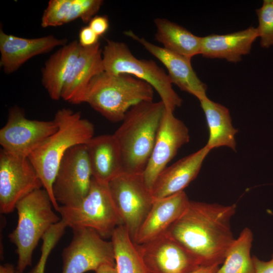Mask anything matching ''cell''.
<instances>
[{
  "label": "cell",
  "mask_w": 273,
  "mask_h": 273,
  "mask_svg": "<svg viewBox=\"0 0 273 273\" xmlns=\"http://www.w3.org/2000/svg\"><path fill=\"white\" fill-rule=\"evenodd\" d=\"M235 204L191 201L166 233L201 265L223 263L235 240L231 222Z\"/></svg>",
  "instance_id": "cell-1"
},
{
  "label": "cell",
  "mask_w": 273,
  "mask_h": 273,
  "mask_svg": "<svg viewBox=\"0 0 273 273\" xmlns=\"http://www.w3.org/2000/svg\"><path fill=\"white\" fill-rule=\"evenodd\" d=\"M166 108L161 101H144L126 113L114 135L123 172L142 174L151 155Z\"/></svg>",
  "instance_id": "cell-2"
},
{
  "label": "cell",
  "mask_w": 273,
  "mask_h": 273,
  "mask_svg": "<svg viewBox=\"0 0 273 273\" xmlns=\"http://www.w3.org/2000/svg\"><path fill=\"white\" fill-rule=\"evenodd\" d=\"M54 119L58 125L57 130L35 149L28 158L58 211L60 206L54 198L53 185L61 160L71 148L85 144L92 138L95 129L93 124L82 118L79 112L69 109L59 110Z\"/></svg>",
  "instance_id": "cell-3"
},
{
  "label": "cell",
  "mask_w": 273,
  "mask_h": 273,
  "mask_svg": "<svg viewBox=\"0 0 273 273\" xmlns=\"http://www.w3.org/2000/svg\"><path fill=\"white\" fill-rule=\"evenodd\" d=\"M154 88L134 76L104 72L88 85L84 103L112 122L122 121L127 112L144 101H152Z\"/></svg>",
  "instance_id": "cell-4"
},
{
  "label": "cell",
  "mask_w": 273,
  "mask_h": 273,
  "mask_svg": "<svg viewBox=\"0 0 273 273\" xmlns=\"http://www.w3.org/2000/svg\"><path fill=\"white\" fill-rule=\"evenodd\" d=\"M53 208L50 195L43 188L33 191L17 203V224L9 238L16 247L18 273L31 265L33 252L40 239L61 220Z\"/></svg>",
  "instance_id": "cell-5"
},
{
  "label": "cell",
  "mask_w": 273,
  "mask_h": 273,
  "mask_svg": "<svg viewBox=\"0 0 273 273\" xmlns=\"http://www.w3.org/2000/svg\"><path fill=\"white\" fill-rule=\"evenodd\" d=\"M102 58L104 72L129 74L148 83L158 93L166 110L174 112L181 105L183 100L163 69L153 60L137 58L124 42L107 40Z\"/></svg>",
  "instance_id": "cell-6"
},
{
  "label": "cell",
  "mask_w": 273,
  "mask_h": 273,
  "mask_svg": "<svg viewBox=\"0 0 273 273\" xmlns=\"http://www.w3.org/2000/svg\"><path fill=\"white\" fill-rule=\"evenodd\" d=\"M58 212L61 219L72 230L90 228L104 239L111 238L115 229L123 225L108 184L93 177L88 194L79 204L60 206Z\"/></svg>",
  "instance_id": "cell-7"
},
{
  "label": "cell",
  "mask_w": 273,
  "mask_h": 273,
  "mask_svg": "<svg viewBox=\"0 0 273 273\" xmlns=\"http://www.w3.org/2000/svg\"><path fill=\"white\" fill-rule=\"evenodd\" d=\"M117 211L134 240L154 202L142 174L122 172L108 184Z\"/></svg>",
  "instance_id": "cell-8"
},
{
  "label": "cell",
  "mask_w": 273,
  "mask_h": 273,
  "mask_svg": "<svg viewBox=\"0 0 273 273\" xmlns=\"http://www.w3.org/2000/svg\"><path fill=\"white\" fill-rule=\"evenodd\" d=\"M92 178L85 144L71 148L61 160L53 185L56 201L59 206L79 204L88 194Z\"/></svg>",
  "instance_id": "cell-9"
},
{
  "label": "cell",
  "mask_w": 273,
  "mask_h": 273,
  "mask_svg": "<svg viewBox=\"0 0 273 273\" xmlns=\"http://www.w3.org/2000/svg\"><path fill=\"white\" fill-rule=\"evenodd\" d=\"M70 243L64 248L61 273L96 271L105 264H115L112 241H107L90 228L73 230Z\"/></svg>",
  "instance_id": "cell-10"
},
{
  "label": "cell",
  "mask_w": 273,
  "mask_h": 273,
  "mask_svg": "<svg viewBox=\"0 0 273 273\" xmlns=\"http://www.w3.org/2000/svg\"><path fill=\"white\" fill-rule=\"evenodd\" d=\"M58 128L54 119H29L21 109L14 107L10 109L8 120L0 130V145L2 149L13 156L28 158Z\"/></svg>",
  "instance_id": "cell-11"
},
{
  "label": "cell",
  "mask_w": 273,
  "mask_h": 273,
  "mask_svg": "<svg viewBox=\"0 0 273 273\" xmlns=\"http://www.w3.org/2000/svg\"><path fill=\"white\" fill-rule=\"evenodd\" d=\"M43 188L41 179L28 158L0 151V211L9 214L17 203L33 191Z\"/></svg>",
  "instance_id": "cell-12"
},
{
  "label": "cell",
  "mask_w": 273,
  "mask_h": 273,
  "mask_svg": "<svg viewBox=\"0 0 273 273\" xmlns=\"http://www.w3.org/2000/svg\"><path fill=\"white\" fill-rule=\"evenodd\" d=\"M135 245L149 273H188L203 265L166 232Z\"/></svg>",
  "instance_id": "cell-13"
},
{
  "label": "cell",
  "mask_w": 273,
  "mask_h": 273,
  "mask_svg": "<svg viewBox=\"0 0 273 273\" xmlns=\"http://www.w3.org/2000/svg\"><path fill=\"white\" fill-rule=\"evenodd\" d=\"M189 141L187 126L174 115L173 111L166 110L151 155L142 173L149 190L152 191L158 176L178 150Z\"/></svg>",
  "instance_id": "cell-14"
},
{
  "label": "cell",
  "mask_w": 273,
  "mask_h": 273,
  "mask_svg": "<svg viewBox=\"0 0 273 273\" xmlns=\"http://www.w3.org/2000/svg\"><path fill=\"white\" fill-rule=\"evenodd\" d=\"M124 34L140 43L163 64L172 84L183 91L194 96L199 101L207 97V85L199 79L193 69L191 59L155 45L131 30L125 31Z\"/></svg>",
  "instance_id": "cell-15"
},
{
  "label": "cell",
  "mask_w": 273,
  "mask_h": 273,
  "mask_svg": "<svg viewBox=\"0 0 273 273\" xmlns=\"http://www.w3.org/2000/svg\"><path fill=\"white\" fill-rule=\"evenodd\" d=\"M66 38L53 35L41 37L23 38L5 33L0 30V66L7 74L18 70L31 58L48 53L58 46L68 43Z\"/></svg>",
  "instance_id": "cell-16"
},
{
  "label": "cell",
  "mask_w": 273,
  "mask_h": 273,
  "mask_svg": "<svg viewBox=\"0 0 273 273\" xmlns=\"http://www.w3.org/2000/svg\"><path fill=\"white\" fill-rule=\"evenodd\" d=\"M210 151L205 145L166 167L158 176L152 189L154 200L184 191L197 177Z\"/></svg>",
  "instance_id": "cell-17"
},
{
  "label": "cell",
  "mask_w": 273,
  "mask_h": 273,
  "mask_svg": "<svg viewBox=\"0 0 273 273\" xmlns=\"http://www.w3.org/2000/svg\"><path fill=\"white\" fill-rule=\"evenodd\" d=\"M189 202L185 191L154 200L135 237L134 243L142 244L166 233L183 214Z\"/></svg>",
  "instance_id": "cell-18"
},
{
  "label": "cell",
  "mask_w": 273,
  "mask_h": 273,
  "mask_svg": "<svg viewBox=\"0 0 273 273\" xmlns=\"http://www.w3.org/2000/svg\"><path fill=\"white\" fill-rule=\"evenodd\" d=\"M104 72L102 50L100 42L93 47H82L80 54L63 86L61 98L70 103H84L92 80Z\"/></svg>",
  "instance_id": "cell-19"
},
{
  "label": "cell",
  "mask_w": 273,
  "mask_h": 273,
  "mask_svg": "<svg viewBox=\"0 0 273 273\" xmlns=\"http://www.w3.org/2000/svg\"><path fill=\"white\" fill-rule=\"evenodd\" d=\"M93 177L108 184L123 172L121 156L113 134L93 136L85 144Z\"/></svg>",
  "instance_id": "cell-20"
},
{
  "label": "cell",
  "mask_w": 273,
  "mask_h": 273,
  "mask_svg": "<svg viewBox=\"0 0 273 273\" xmlns=\"http://www.w3.org/2000/svg\"><path fill=\"white\" fill-rule=\"evenodd\" d=\"M256 28L226 34H210L201 37L200 54L208 58L225 59L236 63L250 53L252 45L258 37Z\"/></svg>",
  "instance_id": "cell-21"
},
{
  "label": "cell",
  "mask_w": 273,
  "mask_h": 273,
  "mask_svg": "<svg viewBox=\"0 0 273 273\" xmlns=\"http://www.w3.org/2000/svg\"><path fill=\"white\" fill-rule=\"evenodd\" d=\"M82 47L73 40L56 51L46 62L41 71L42 84L53 100L61 98L62 92L80 53Z\"/></svg>",
  "instance_id": "cell-22"
},
{
  "label": "cell",
  "mask_w": 273,
  "mask_h": 273,
  "mask_svg": "<svg viewBox=\"0 0 273 273\" xmlns=\"http://www.w3.org/2000/svg\"><path fill=\"white\" fill-rule=\"evenodd\" d=\"M103 4L102 0H50L42 14L41 25L60 26L77 19L88 23Z\"/></svg>",
  "instance_id": "cell-23"
},
{
  "label": "cell",
  "mask_w": 273,
  "mask_h": 273,
  "mask_svg": "<svg viewBox=\"0 0 273 273\" xmlns=\"http://www.w3.org/2000/svg\"><path fill=\"white\" fill-rule=\"evenodd\" d=\"M199 101L209 130V138L206 146L211 150L226 147L235 151L236 134L238 130L233 125L229 110L207 97Z\"/></svg>",
  "instance_id": "cell-24"
},
{
  "label": "cell",
  "mask_w": 273,
  "mask_h": 273,
  "mask_svg": "<svg viewBox=\"0 0 273 273\" xmlns=\"http://www.w3.org/2000/svg\"><path fill=\"white\" fill-rule=\"evenodd\" d=\"M154 22L155 39L163 48L190 59L200 54L201 37L165 18H156Z\"/></svg>",
  "instance_id": "cell-25"
},
{
  "label": "cell",
  "mask_w": 273,
  "mask_h": 273,
  "mask_svg": "<svg viewBox=\"0 0 273 273\" xmlns=\"http://www.w3.org/2000/svg\"><path fill=\"white\" fill-rule=\"evenodd\" d=\"M111 238L117 273H149L135 244L123 225L115 229Z\"/></svg>",
  "instance_id": "cell-26"
},
{
  "label": "cell",
  "mask_w": 273,
  "mask_h": 273,
  "mask_svg": "<svg viewBox=\"0 0 273 273\" xmlns=\"http://www.w3.org/2000/svg\"><path fill=\"white\" fill-rule=\"evenodd\" d=\"M252 241L251 230L244 228L229 249L222 265L215 273H254L251 256Z\"/></svg>",
  "instance_id": "cell-27"
},
{
  "label": "cell",
  "mask_w": 273,
  "mask_h": 273,
  "mask_svg": "<svg viewBox=\"0 0 273 273\" xmlns=\"http://www.w3.org/2000/svg\"><path fill=\"white\" fill-rule=\"evenodd\" d=\"M256 12L258 20L256 29L260 38V46L268 48L273 45V0H264Z\"/></svg>",
  "instance_id": "cell-28"
},
{
  "label": "cell",
  "mask_w": 273,
  "mask_h": 273,
  "mask_svg": "<svg viewBox=\"0 0 273 273\" xmlns=\"http://www.w3.org/2000/svg\"><path fill=\"white\" fill-rule=\"evenodd\" d=\"M64 229L60 225L53 226L42 238L41 255L36 265L28 273H44L48 258L53 249L64 234Z\"/></svg>",
  "instance_id": "cell-29"
},
{
  "label": "cell",
  "mask_w": 273,
  "mask_h": 273,
  "mask_svg": "<svg viewBox=\"0 0 273 273\" xmlns=\"http://www.w3.org/2000/svg\"><path fill=\"white\" fill-rule=\"evenodd\" d=\"M99 36L88 26L82 27L79 32V43L83 48H88L99 43Z\"/></svg>",
  "instance_id": "cell-30"
},
{
  "label": "cell",
  "mask_w": 273,
  "mask_h": 273,
  "mask_svg": "<svg viewBox=\"0 0 273 273\" xmlns=\"http://www.w3.org/2000/svg\"><path fill=\"white\" fill-rule=\"evenodd\" d=\"M99 37L104 35L109 27V20L106 16H95L88 25Z\"/></svg>",
  "instance_id": "cell-31"
},
{
  "label": "cell",
  "mask_w": 273,
  "mask_h": 273,
  "mask_svg": "<svg viewBox=\"0 0 273 273\" xmlns=\"http://www.w3.org/2000/svg\"><path fill=\"white\" fill-rule=\"evenodd\" d=\"M254 273H273V254L272 258L267 261L261 260L255 256H252Z\"/></svg>",
  "instance_id": "cell-32"
},
{
  "label": "cell",
  "mask_w": 273,
  "mask_h": 273,
  "mask_svg": "<svg viewBox=\"0 0 273 273\" xmlns=\"http://www.w3.org/2000/svg\"><path fill=\"white\" fill-rule=\"evenodd\" d=\"M218 263L208 265H203L188 273H215L219 268Z\"/></svg>",
  "instance_id": "cell-33"
},
{
  "label": "cell",
  "mask_w": 273,
  "mask_h": 273,
  "mask_svg": "<svg viewBox=\"0 0 273 273\" xmlns=\"http://www.w3.org/2000/svg\"><path fill=\"white\" fill-rule=\"evenodd\" d=\"M96 273H117L115 264H105L100 266L96 271Z\"/></svg>",
  "instance_id": "cell-34"
},
{
  "label": "cell",
  "mask_w": 273,
  "mask_h": 273,
  "mask_svg": "<svg viewBox=\"0 0 273 273\" xmlns=\"http://www.w3.org/2000/svg\"><path fill=\"white\" fill-rule=\"evenodd\" d=\"M0 273H18L11 264L6 263L0 266Z\"/></svg>",
  "instance_id": "cell-35"
}]
</instances>
